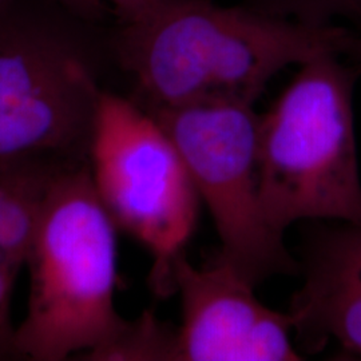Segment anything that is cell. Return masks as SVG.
Listing matches in <instances>:
<instances>
[{
  "label": "cell",
  "mask_w": 361,
  "mask_h": 361,
  "mask_svg": "<svg viewBox=\"0 0 361 361\" xmlns=\"http://www.w3.org/2000/svg\"><path fill=\"white\" fill-rule=\"evenodd\" d=\"M4 1H7V0H0V4H3Z\"/></svg>",
  "instance_id": "obj_15"
},
{
  "label": "cell",
  "mask_w": 361,
  "mask_h": 361,
  "mask_svg": "<svg viewBox=\"0 0 361 361\" xmlns=\"http://www.w3.org/2000/svg\"><path fill=\"white\" fill-rule=\"evenodd\" d=\"M75 164L51 155L0 161V361L18 359L13 288L27 267L39 213L52 183Z\"/></svg>",
  "instance_id": "obj_9"
},
{
  "label": "cell",
  "mask_w": 361,
  "mask_h": 361,
  "mask_svg": "<svg viewBox=\"0 0 361 361\" xmlns=\"http://www.w3.org/2000/svg\"><path fill=\"white\" fill-rule=\"evenodd\" d=\"M304 249V284L289 314L297 343L310 353L329 343L361 360V222L332 221Z\"/></svg>",
  "instance_id": "obj_8"
},
{
  "label": "cell",
  "mask_w": 361,
  "mask_h": 361,
  "mask_svg": "<svg viewBox=\"0 0 361 361\" xmlns=\"http://www.w3.org/2000/svg\"><path fill=\"white\" fill-rule=\"evenodd\" d=\"M80 360L178 361L177 326L161 322L153 312L145 310L126 322L109 343L82 355Z\"/></svg>",
  "instance_id": "obj_10"
},
{
  "label": "cell",
  "mask_w": 361,
  "mask_h": 361,
  "mask_svg": "<svg viewBox=\"0 0 361 361\" xmlns=\"http://www.w3.org/2000/svg\"><path fill=\"white\" fill-rule=\"evenodd\" d=\"M30 290L15 329L20 360L65 361L109 343L126 323L116 310V226L89 161L52 183L27 259Z\"/></svg>",
  "instance_id": "obj_2"
},
{
  "label": "cell",
  "mask_w": 361,
  "mask_h": 361,
  "mask_svg": "<svg viewBox=\"0 0 361 361\" xmlns=\"http://www.w3.org/2000/svg\"><path fill=\"white\" fill-rule=\"evenodd\" d=\"M146 110V109H145ZM177 146L221 241L217 261L257 286L300 267L265 219L253 104L207 102L146 110Z\"/></svg>",
  "instance_id": "obj_6"
},
{
  "label": "cell",
  "mask_w": 361,
  "mask_h": 361,
  "mask_svg": "<svg viewBox=\"0 0 361 361\" xmlns=\"http://www.w3.org/2000/svg\"><path fill=\"white\" fill-rule=\"evenodd\" d=\"M344 55H347L355 65L361 67V27L356 30H350Z\"/></svg>",
  "instance_id": "obj_14"
},
{
  "label": "cell",
  "mask_w": 361,
  "mask_h": 361,
  "mask_svg": "<svg viewBox=\"0 0 361 361\" xmlns=\"http://www.w3.org/2000/svg\"><path fill=\"white\" fill-rule=\"evenodd\" d=\"M110 13H114L118 23H126L152 10L162 0H104Z\"/></svg>",
  "instance_id": "obj_12"
},
{
  "label": "cell",
  "mask_w": 361,
  "mask_h": 361,
  "mask_svg": "<svg viewBox=\"0 0 361 361\" xmlns=\"http://www.w3.org/2000/svg\"><path fill=\"white\" fill-rule=\"evenodd\" d=\"M182 320L178 361H297L289 312L271 310L217 259L197 269L182 255L174 269Z\"/></svg>",
  "instance_id": "obj_7"
},
{
  "label": "cell",
  "mask_w": 361,
  "mask_h": 361,
  "mask_svg": "<svg viewBox=\"0 0 361 361\" xmlns=\"http://www.w3.org/2000/svg\"><path fill=\"white\" fill-rule=\"evenodd\" d=\"M350 30L312 27L247 4L162 0L118 23L113 52L146 110L207 102L255 104L271 78L324 54L344 55Z\"/></svg>",
  "instance_id": "obj_1"
},
{
  "label": "cell",
  "mask_w": 361,
  "mask_h": 361,
  "mask_svg": "<svg viewBox=\"0 0 361 361\" xmlns=\"http://www.w3.org/2000/svg\"><path fill=\"white\" fill-rule=\"evenodd\" d=\"M262 13L312 27L336 25L345 19L361 27V0H244Z\"/></svg>",
  "instance_id": "obj_11"
},
{
  "label": "cell",
  "mask_w": 361,
  "mask_h": 361,
  "mask_svg": "<svg viewBox=\"0 0 361 361\" xmlns=\"http://www.w3.org/2000/svg\"><path fill=\"white\" fill-rule=\"evenodd\" d=\"M89 165L94 188L116 229L137 240L153 258V295L166 298L176 293V264L195 231L201 201L177 146L133 98L104 90Z\"/></svg>",
  "instance_id": "obj_5"
},
{
  "label": "cell",
  "mask_w": 361,
  "mask_h": 361,
  "mask_svg": "<svg viewBox=\"0 0 361 361\" xmlns=\"http://www.w3.org/2000/svg\"><path fill=\"white\" fill-rule=\"evenodd\" d=\"M77 18L25 0L0 4V161H89L104 89L97 55L73 23Z\"/></svg>",
  "instance_id": "obj_4"
},
{
  "label": "cell",
  "mask_w": 361,
  "mask_h": 361,
  "mask_svg": "<svg viewBox=\"0 0 361 361\" xmlns=\"http://www.w3.org/2000/svg\"><path fill=\"white\" fill-rule=\"evenodd\" d=\"M61 3L62 6L77 13L80 18L95 22L101 18H104V13L109 10L104 0H54Z\"/></svg>",
  "instance_id": "obj_13"
},
{
  "label": "cell",
  "mask_w": 361,
  "mask_h": 361,
  "mask_svg": "<svg viewBox=\"0 0 361 361\" xmlns=\"http://www.w3.org/2000/svg\"><path fill=\"white\" fill-rule=\"evenodd\" d=\"M340 56L324 54L302 63L259 116V197L277 232L301 219L361 222L353 116L361 67Z\"/></svg>",
  "instance_id": "obj_3"
}]
</instances>
